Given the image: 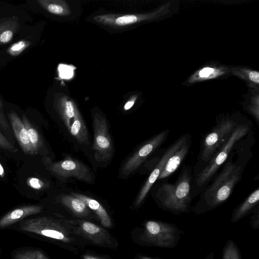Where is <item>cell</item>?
I'll return each instance as SVG.
<instances>
[{
	"mask_svg": "<svg viewBox=\"0 0 259 259\" xmlns=\"http://www.w3.org/2000/svg\"><path fill=\"white\" fill-rule=\"evenodd\" d=\"M193 168L184 164L174 183L157 180L150 192L157 205L175 215L189 213L193 199Z\"/></svg>",
	"mask_w": 259,
	"mask_h": 259,
	"instance_id": "cell-2",
	"label": "cell"
},
{
	"mask_svg": "<svg viewBox=\"0 0 259 259\" xmlns=\"http://www.w3.org/2000/svg\"><path fill=\"white\" fill-rule=\"evenodd\" d=\"M169 133V130H165L142 143L122 164L119 170L120 177L127 178L134 174L165 143Z\"/></svg>",
	"mask_w": 259,
	"mask_h": 259,
	"instance_id": "cell-9",
	"label": "cell"
},
{
	"mask_svg": "<svg viewBox=\"0 0 259 259\" xmlns=\"http://www.w3.org/2000/svg\"><path fill=\"white\" fill-rule=\"evenodd\" d=\"M222 259H242L240 249L232 239H228L222 251Z\"/></svg>",
	"mask_w": 259,
	"mask_h": 259,
	"instance_id": "cell-22",
	"label": "cell"
},
{
	"mask_svg": "<svg viewBox=\"0 0 259 259\" xmlns=\"http://www.w3.org/2000/svg\"><path fill=\"white\" fill-rule=\"evenodd\" d=\"M185 233L175 224L159 220L145 221L139 230L137 242L142 246L172 248Z\"/></svg>",
	"mask_w": 259,
	"mask_h": 259,
	"instance_id": "cell-7",
	"label": "cell"
},
{
	"mask_svg": "<svg viewBox=\"0 0 259 259\" xmlns=\"http://www.w3.org/2000/svg\"><path fill=\"white\" fill-rule=\"evenodd\" d=\"M249 77L250 80L256 83L257 84L259 82V73L257 71H252L249 73Z\"/></svg>",
	"mask_w": 259,
	"mask_h": 259,
	"instance_id": "cell-30",
	"label": "cell"
},
{
	"mask_svg": "<svg viewBox=\"0 0 259 259\" xmlns=\"http://www.w3.org/2000/svg\"><path fill=\"white\" fill-rule=\"evenodd\" d=\"M5 176V172L4 168L0 162V177L2 178H4Z\"/></svg>",
	"mask_w": 259,
	"mask_h": 259,
	"instance_id": "cell-34",
	"label": "cell"
},
{
	"mask_svg": "<svg viewBox=\"0 0 259 259\" xmlns=\"http://www.w3.org/2000/svg\"><path fill=\"white\" fill-rule=\"evenodd\" d=\"M0 148L6 151L15 153L18 150L0 132Z\"/></svg>",
	"mask_w": 259,
	"mask_h": 259,
	"instance_id": "cell-25",
	"label": "cell"
},
{
	"mask_svg": "<svg viewBox=\"0 0 259 259\" xmlns=\"http://www.w3.org/2000/svg\"><path fill=\"white\" fill-rule=\"evenodd\" d=\"M82 259H105L101 256L90 253H85L82 255Z\"/></svg>",
	"mask_w": 259,
	"mask_h": 259,
	"instance_id": "cell-32",
	"label": "cell"
},
{
	"mask_svg": "<svg viewBox=\"0 0 259 259\" xmlns=\"http://www.w3.org/2000/svg\"><path fill=\"white\" fill-rule=\"evenodd\" d=\"M213 71V69L206 68L201 70L199 75L201 77H206L209 76Z\"/></svg>",
	"mask_w": 259,
	"mask_h": 259,
	"instance_id": "cell-31",
	"label": "cell"
},
{
	"mask_svg": "<svg viewBox=\"0 0 259 259\" xmlns=\"http://www.w3.org/2000/svg\"><path fill=\"white\" fill-rule=\"evenodd\" d=\"M258 204H259L258 187L234 209L231 217V223H236L251 214Z\"/></svg>",
	"mask_w": 259,
	"mask_h": 259,
	"instance_id": "cell-18",
	"label": "cell"
},
{
	"mask_svg": "<svg viewBox=\"0 0 259 259\" xmlns=\"http://www.w3.org/2000/svg\"><path fill=\"white\" fill-rule=\"evenodd\" d=\"M243 116L238 114L220 115L216 124L204 134L201 140L200 151L193 169L195 176L209 161L225 142L231 136Z\"/></svg>",
	"mask_w": 259,
	"mask_h": 259,
	"instance_id": "cell-5",
	"label": "cell"
},
{
	"mask_svg": "<svg viewBox=\"0 0 259 259\" xmlns=\"http://www.w3.org/2000/svg\"><path fill=\"white\" fill-rule=\"evenodd\" d=\"M14 257L15 259H49L42 251L38 249L19 251Z\"/></svg>",
	"mask_w": 259,
	"mask_h": 259,
	"instance_id": "cell-23",
	"label": "cell"
},
{
	"mask_svg": "<svg viewBox=\"0 0 259 259\" xmlns=\"http://www.w3.org/2000/svg\"><path fill=\"white\" fill-rule=\"evenodd\" d=\"M19 27V23L15 17L3 19L0 21V45L9 42Z\"/></svg>",
	"mask_w": 259,
	"mask_h": 259,
	"instance_id": "cell-19",
	"label": "cell"
},
{
	"mask_svg": "<svg viewBox=\"0 0 259 259\" xmlns=\"http://www.w3.org/2000/svg\"><path fill=\"white\" fill-rule=\"evenodd\" d=\"M253 130L249 120L242 117L234 131L202 169L193 177L192 195L200 194L218 173L237 143Z\"/></svg>",
	"mask_w": 259,
	"mask_h": 259,
	"instance_id": "cell-4",
	"label": "cell"
},
{
	"mask_svg": "<svg viewBox=\"0 0 259 259\" xmlns=\"http://www.w3.org/2000/svg\"><path fill=\"white\" fill-rule=\"evenodd\" d=\"M204 259H215L214 254L213 252H210L205 256Z\"/></svg>",
	"mask_w": 259,
	"mask_h": 259,
	"instance_id": "cell-35",
	"label": "cell"
},
{
	"mask_svg": "<svg viewBox=\"0 0 259 259\" xmlns=\"http://www.w3.org/2000/svg\"><path fill=\"white\" fill-rule=\"evenodd\" d=\"M28 185L34 189L40 190L47 186L46 183L41 180L34 177L29 178L27 180Z\"/></svg>",
	"mask_w": 259,
	"mask_h": 259,
	"instance_id": "cell-26",
	"label": "cell"
},
{
	"mask_svg": "<svg viewBox=\"0 0 259 259\" xmlns=\"http://www.w3.org/2000/svg\"><path fill=\"white\" fill-rule=\"evenodd\" d=\"M55 110L59 126L65 137L91 158V141L88 126L75 102L66 95L56 101Z\"/></svg>",
	"mask_w": 259,
	"mask_h": 259,
	"instance_id": "cell-3",
	"label": "cell"
},
{
	"mask_svg": "<svg viewBox=\"0 0 259 259\" xmlns=\"http://www.w3.org/2000/svg\"><path fill=\"white\" fill-rule=\"evenodd\" d=\"M250 218V226L252 229L256 230L259 228V204L253 210Z\"/></svg>",
	"mask_w": 259,
	"mask_h": 259,
	"instance_id": "cell-27",
	"label": "cell"
},
{
	"mask_svg": "<svg viewBox=\"0 0 259 259\" xmlns=\"http://www.w3.org/2000/svg\"><path fill=\"white\" fill-rule=\"evenodd\" d=\"M30 41L26 40H20L12 44L8 49V53L12 56H17L21 54L30 45Z\"/></svg>",
	"mask_w": 259,
	"mask_h": 259,
	"instance_id": "cell-24",
	"label": "cell"
},
{
	"mask_svg": "<svg viewBox=\"0 0 259 259\" xmlns=\"http://www.w3.org/2000/svg\"><path fill=\"white\" fill-rule=\"evenodd\" d=\"M81 236L92 244L102 247L115 248L117 245L115 239L104 228L90 221L74 220Z\"/></svg>",
	"mask_w": 259,
	"mask_h": 259,
	"instance_id": "cell-12",
	"label": "cell"
},
{
	"mask_svg": "<svg viewBox=\"0 0 259 259\" xmlns=\"http://www.w3.org/2000/svg\"><path fill=\"white\" fill-rule=\"evenodd\" d=\"M0 127L3 130L8 131L10 130V126L6 116L5 115L2 102L0 99Z\"/></svg>",
	"mask_w": 259,
	"mask_h": 259,
	"instance_id": "cell-28",
	"label": "cell"
},
{
	"mask_svg": "<svg viewBox=\"0 0 259 259\" xmlns=\"http://www.w3.org/2000/svg\"><path fill=\"white\" fill-rule=\"evenodd\" d=\"M9 118L14 133L24 152L28 155L34 154L27 131L22 119L12 110L9 114Z\"/></svg>",
	"mask_w": 259,
	"mask_h": 259,
	"instance_id": "cell-15",
	"label": "cell"
},
{
	"mask_svg": "<svg viewBox=\"0 0 259 259\" xmlns=\"http://www.w3.org/2000/svg\"><path fill=\"white\" fill-rule=\"evenodd\" d=\"M137 98V96L136 95L132 96L125 104L123 107L124 110H128L131 109L134 105Z\"/></svg>",
	"mask_w": 259,
	"mask_h": 259,
	"instance_id": "cell-29",
	"label": "cell"
},
{
	"mask_svg": "<svg viewBox=\"0 0 259 259\" xmlns=\"http://www.w3.org/2000/svg\"><path fill=\"white\" fill-rule=\"evenodd\" d=\"M58 200L80 220L90 221L97 218L83 201L70 194H61L58 196Z\"/></svg>",
	"mask_w": 259,
	"mask_h": 259,
	"instance_id": "cell-14",
	"label": "cell"
},
{
	"mask_svg": "<svg viewBox=\"0 0 259 259\" xmlns=\"http://www.w3.org/2000/svg\"><path fill=\"white\" fill-rule=\"evenodd\" d=\"M191 144L192 137L191 136L168 158L157 180L167 179L176 171L186 158Z\"/></svg>",
	"mask_w": 259,
	"mask_h": 259,
	"instance_id": "cell-13",
	"label": "cell"
},
{
	"mask_svg": "<svg viewBox=\"0 0 259 259\" xmlns=\"http://www.w3.org/2000/svg\"><path fill=\"white\" fill-rule=\"evenodd\" d=\"M191 136L189 133L181 135L173 143L164 149L159 160L151 170L134 200L133 203L134 208H138L144 203L152 187L160 176L168 158Z\"/></svg>",
	"mask_w": 259,
	"mask_h": 259,
	"instance_id": "cell-11",
	"label": "cell"
},
{
	"mask_svg": "<svg viewBox=\"0 0 259 259\" xmlns=\"http://www.w3.org/2000/svg\"><path fill=\"white\" fill-rule=\"evenodd\" d=\"M254 134L252 130L237 143L218 173L191 207L193 213L201 214L212 210L231 196L253 155L252 148L255 142Z\"/></svg>",
	"mask_w": 259,
	"mask_h": 259,
	"instance_id": "cell-1",
	"label": "cell"
},
{
	"mask_svg": "<svg viewBox=\"0 0 259 259\" xmlns=\"http://www.w3.org/2000/svg\"><path fill=\"white\" fill-rule=\"evenodd\" d=\"M37 2L44 9L53 15L66 16L71 14L70 9L65 1L62 0H37Z\"/></svg>",
	"mask_w": 259,
	"mask_h": 259,
	"instance_id": "cell-20",
	"label": "cell"
},
{
	"mask_svg": "<svg viewBox=\"0 0 259 259\" xmlns=\"http://www.w3.org/2000/svg\"><path fill=\"white\" fill-rule=\"evenodd\" d=\"M136 259H163L159 257H153L144 255H138L136 257Z\"/></svg>",
	"mask_w": 259,
	"mask_h": 259,
	"instance_id": "cell-33",
	"label": "cell"
},
{
	"mask_svg": "<svg viewBox=\"0 0 259 259\" xmlns=\"http://www.w3.org/2000/svg\"><path fill=\"white\" fill-rule=\"evenodd\" d=\"M22 120L27 131L29 141L33 148L34 154H36L44 147V143L42 138L36 128L32 124L25 115H22Z\"/></svg>",
	"mask_w": 259,
	"mask_h": 259,
	"instance_id": "cell-21",
	"label": "cell"
},
{
	"mask_svg": "<svg viewBox=\"0 0 259 259\" xmlns=\"http://www.w3.org/2000/svg\"><path fill=\"white\" fill-rule=\"evenodd\" d=\"M20 229L65 244H74L81 237L74 220H58L41 217L23 221ZM84 239V238H83Z\"/></svg>",
	"mask_w": 259,
	"mask_h": 259,
	"instance_id": "cell-6",
	"label": "cell"
},
{
	"mask_svg": "<svg viewBox=\"0 0 259 259\" xmlns=\"http://www.w3.org/2000/svg\"><path fill=\"white\" fill-rule=\"evenodd\" d=\"M93 142L91 146V158L101 166L108 165L112 160L114 149L105 116L96 112L93 115Z\"/></svg>",
	"mask_w": 259,
	"mask_h": 259,
	"instance_id": "cell-8",
	"label": "cell"
},
{
	"mask_svg": "<svg viewBox=\"0 0 259 259\" xmlns=\"http://www.w3.org/2000/svg\"><path fill=\"white\" fill-rule=\"evenodd\" d=\"M42 206L40 205H31L15 208L4 215L0 219V229L6 228L24 218L40 212Z\"/></svg>",
	"mask_w": 259,
	"mask_h": 259,
	"instance_id": "cell-16",
	"label": "cell"
},
{
	"mask_svg": "<svg viewBox=\"0 0 259 259\" xmlns=\"http://www.w3.org/2000/svg\"><path fill=\"white\" fill-rule=\"evenodd\" d=\"M70 194L83 201L99 219L101 225L105 228H111L112 222L109 213L103 206L97 200L87 195L71 192Z\"/></svg>",
	"mask_w": 259,
	"mask_h": 259,
	"instance_id": "cell-17",
	"label": "cell"
},
{
	"mask_svg": "<svg viewBox=\"0 0 259 259\" xmlns=\"http://www.w3.org/2000/svg\"><path fill=\"white\" fill-rule=\"evenodd\" d=\"M46 168L60 180L75 179L86 183L94 184V177L90 168L80 161L72 158L53 162L47 156L42 158Z\"/></svg>",
	"mask_w": 259,
	"mask_h": 259,
	"instance_id": "cell-10",
	"label": "cell"
}]
</instances>
